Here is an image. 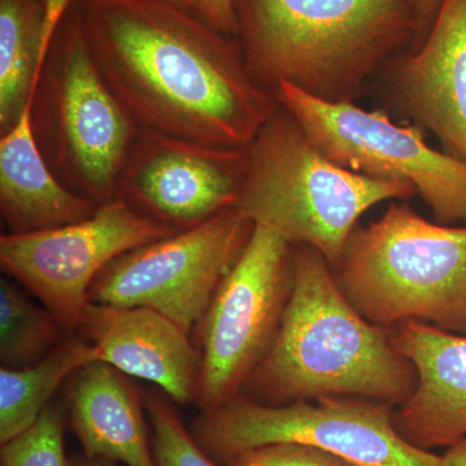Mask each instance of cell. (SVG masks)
Here are the masks:
<instances>
[{"label":"cell","instance_id":"30bf717a","mask_svg":"<svg viewBox=\"0 0 466 466\" xmlns=\"http://www.w3.org/2000/svg\"><path fill=\"white\" fill-rule=\"evenodd\" d=\"M254 227L229 208L201 225L127 251L97 276L90 302L150 309L191 336Z\"/></svg>","mask_w":466,"mask_h":466},{"label":"cell","instance_id":"8fae6325","mask_svg":"<svg viewBox=\"0 0 466 466\" xmlns=\"http://www.w3.org/2000/svg\"><path fill=\"white\" fill-rule=\"evenodd\" d=\"M177 233L122 198L79 222L0 238L2 268L50 309L66 330L78 329L97 276L122 254Z\"/></svg>","mask_w":466,"mask_h":466},{"label":"cell","instance_id":"7402d4cb","mask_svg":"<svg viewBox=\"0 0 466 466\" xmlns=\"http://www.w3.org/2000/svg\"><path fill=\"white\" fill-rule=\"evenodd\" d=\"M0 466H70L60 408L48 406L25 433L2 444Z\"/></svg>","mask_w":466,"mask_h":466},{"label":"cell","instance_id":"5bb4252c","mask_svg":"<svg viewBox=\"0 0 466 466\" xmlns=\"http://www.w3.org/2000/svg\"><path fill=\"white\" fill-rule=\"evenodd\" d=\"M78 330L96 348L99 361L155 383L177 403L198 400L200 350L170 319L150 309L90 302Z\"/></svg>","mask_w":466,"mask_h":466},{"label":"cell","instance_id":"ac0fdd59","mask_svg":"<svg viewBox=\"0 0 466 466\" xmlns=\"http://www.w3.org/2000/svg\"><path fill=\"white\" fill-rule=\"evenodd\" d=\"M99 361L84 336L67 337L38 363L0 370V443L15 440L35 424L52 395L81 368Z\"/></svg>","mask_w":466,"mask_h":466},{"label":"cell","instance_id":"5b68a950","mask_svg":"<svg viewBox=\"0 0 466 466\" xmlns=\"http://www.w3.org/2000/svg\"><path fill=\"white\" fill-rule=\"evenodd\" d=\"M333 272L372 324L421 321L466 336V226L429 222L407 202H392L352 231Z\"/></svg>","mask_w":466,"mask_h":466},{"label":"cell","instance_id":"e0dca14e","mask_svg":"<svg viewBox=\"0 0 466 466\" xmlns=\"http://www.w3.org/2000/svg\"><path fill=\"white\" fill-rule=\"evenodd\" d=\"M32 103L0 139V211L8 233L56 228L91 217L96 205L64 186L34 137Z\"/></svg>","mask_w":466,"mask_h":466},{"label":"cell","instance_id":"2e32d148","mask_svg":"<svg viewBox=\"0 0 466 466\" xmlns=\"http://www.w3.org/2000/svg\"><path fill=\"white\" fill-rule=\"evenodd\" d=\"M73 426L87 458L157 466L150 455L142 398L124 373L94 361L70 377Z\"/></svg>","mask_w":466,"mask_h":466},{"label":"cell","instance_id":"f1b7e54d","mask_svg":"<svg viewBox=\"0 0 466 466\" xmlns=\"http://www.w3.org/2000/svg\"><path fill=\"white\" fill-rule=\"evenodd\" d=\"M168 2H173L175 5H182V7L191 9L192 11V0H168Z\"/></svg>","mask_w":466,"mask_h":466},{"label":"cell","instance_id":"277c9868","mask_svg":"<svg viewBox=\"0 0 466 466\" xmlns=\"http://www.w3.org/2000/svg\"><path fill=\"white\" fill-rule=\"evenodd\" d=\"M415 196L410 183L373 179L337 165L279 104L248 148L247 175L235 208L291 247L314 248L334 269L359 218L382 202Z\"/></svg>","mask_w":466,"mask_h":466},{"label":"cell","instance_id":"9c48e42d","mask_svg":"<svg viewBox=\"0 0 466 466\" xmlns=\"http://www.w3.org/2000/svg\"><path fill=\"white\" fill-rule=\"evenodd\" d=\"M291 251L272 229L254 227L196 327L201 354L196 401L204 412L240 397L274 342L290 296Z\"/></svg>","mask_w":466,"mask_h":466},{"label":"cell","instance_id":"484cf974","mask_svg":"<svg viewBox=\"0 0 466 466\" xmlns=\"http://www.w3.org/2000/svg\"><path fill=\"white\" fill-rule=\"evenodd\" d=\"M415 12L417 33L415 39V48L420 45L426 36V34L433 25L435 17L443 5L444 0H410Z\"/></svg>","mask_w":466,"mask_h":466},{"label":"cell","instance_id":"4316f807","mask_svg":"<svg viewBox=\"0 0 466 466\" xmlns=\"http://www.w3.org/2000/svg\"><path fill=\"white\" fill-rule=\"evenodd\" d=\"M441 466H466V438L447 449L441 456Z\"/></svg>","mask_w":466,"mask_h":466},{"label":"cell","instance_id":"6da1fadb","mask_svg":"<svg viewBox=\"0 0 466 466\" xmlns=\"http://www.w3.org/2000/svg\"><path fill=\"white\" fill-rule=\"evenodd\" d=\"M86 41L140 130L248 149L279 103L257 84L240 42L168 0H85Z\"/></svg>","mask_w":466,"mask_h":466},{"label":"cell","instance_id":"83f0119b","mask_svg":"<svg viewBox=\"0 0 466 466\" xmlns=\"http://www.w3.org/2000/svg\"><path fill=\"white\" fill-rule=\"evenodd\" d=\"M115 462L106 458H87L85 455L84 458L72 460L70 466H115Z\"/></svg>","mask_w":466,"mask_h":466},{"label":"cell","instance_id":"cb8c5ba5","mask_svg":"<svg viewBox=\"0 0 466 466\" xmlns=\"http://www.w3.org/2000/svg\"><path fill=\"white\" fill-rule=\"evenodd\" d=\"M192 11L218 32L238 35L236 0H192Z\"/></svg>","mask_w":466,"mask_h":466},{"label":"cell","instance_id":"7c38bea8","mask_svg":"<svg viewBox=\"0 0 466 466\" xmlns=\"http://www.w3.org/2000/svg\"><path fill=\"white\" fill-rule=\"evenodd\" d=\"M247 167L248 149L140 130L122 173L118 198L180 232L235 208Z\"/></svg>","mask_w":466,"mask_h":466},{"label":"cell","instance_id":"d6986e66","mask_svg":"<svg viewBox=\"0 0 466 466\" xmlns=\"http://www.w3.org/2000/svg\"><path fill=\"white\" fill-rule=\"evenodd\" d=\"M43 3L0 0V133L11 130L34 99L39 66Z\"/></svg>","mask_w":466,"mask_h":466},{"label":"cell","instance_id":"7a4b0ae2","mask_svg":"<svg viewBox=\"0 0 466 466\" xmlns=\"http://www.w3.org/2000/svg\"><path fill=\"white\" fill-rule=\"evenodd\" d=\"M291 248L293 278L280 327L241 395L268 406L325 397L400 406L419 381L415 364L392 345L388 328L359 314L317 249Z\"/></svg>","mask_w":466,"mask_h":466},{"label":"cell","instance_id":"3957f363","mask_svg":"<svg viewBox=\"0 0 466 466\" xmlns=\"http://www.w3.org/2000/svg\"><path fill=\"white\" fill-rule=\"evenodd\" d=\"M245 64L274 94L296 86L318 99H357L382 61L410 39V0H236Z\"/></svg>","mask_w":466,"mask_h":466},{"label":"cell","instance_id":"8992f818","mask_svg":"<svg viewBox=\"0 0 466 466\" xmlns=\"http://www.w3.org/2000/svg\"><path fill=\"white\" fill-rule=\"evenodd\" d=\"M34 137L64 186L96 207L118 198L140 128L110 90L88 47L79 8L64 18L32 106Z\"/></svg>","mask_w":466,"mask_h":466},{"label":"cell","instance_id":"44dd1931","mask_svg":"<svg viewBox=\"0 0 466 466\" xmlns=\"http://www.w3.org/2000/svg\"><path fill=\"white\" fill-rule=\"evenodd\" d=\"M144 406L155 433L153 443L157 466H217L188 433L177 410L165 398L148 395Z\"/></svg>","mask_w":466,"mask_h":466},{"label":"cell","instance_id":"52a82bcc","mask_svg":"<svg viewBox=\"0 0 466 466\" xmlns=\"http://www.w3.org/2000/svg\"><path fill=\"white\" fill-rule=\"evenodd\" d=\"M394 408L359 397H325L268 406L240 395L205 410L195 440L219 462L248 451L297 443L332 452L358 466H441V456L400 437Z\"/></svg>","mask_w":466,"mask_h":466},{"label":"cell","instance_id":"9a60e30c","mask_svg":"<svg viewBox=\"0 0 466 466\" xmlns=\"http://www.w3.org/2000/svg\"><path fill=\"white\" fill-rule=\"evenodd\" d=\"M392 345L415 364L413 394L394 408L395 428L408 443L431 451L466 438V336L421 321L388 328Z\"/></svg>","mask_w":466,"mask_h":466},{"label":"cell","instance_id":"ffe728a7","mask_svg":"<svg viewBox=\"0 0 466 466\" xmlns=\"http://www.w3.org/2000/svg\"><path fill=\"white\" fill-rule=\"evenodd\" d=\"M64 328L50 309L38 306L16 284L0 280V361L18 370L38 363L56 348Z\"/></svg>","mask_w":466,"mask_h":466},{"label":"cell","instance_id":"603a6c76","mask_svg":"<svg viewBox=\"0 0 466 466\" xmlns=\"http://www.w3.org/2000/svg\"><path fill=\"white\" fill-rule=\"evenodd\" d=\"M228 466H358L332 452L297 443H278L248 451Z\"/></svg>","mask_w":466,"mask_h":466},{"label":"cell","instance_id":"d4e9b609","mask_svg":"<svg viewBox=\"0 0 466 466\" xmlns=\"http://www.w3.org/2000/svg\"><path fill=\"white\" fill-rule=\"evenodd\" d=\"M75 0H43V14L41 26V48H39V66L43 69L52 42L66 17L67 11Z\"/></svg>","mask_w":466,"mask_h":466},{"label":"cell","instance_id":"ba28073f","mask_svg":"<svg viewBox=\"0 0 466 466\" xmlns=\"http://www.w3.org/2000/svg\"><path fill=\"white\" fill-rule=\"evenodd\" d=\"M274 95L328 158L354 173L406 182L435 222L466 226V162L431 148L419 126L398 125L380 110L318 99L280 84Z\"/></svg>","mask_w":466,"mask_h":466},{"label":"cell","instance_id":"4fadbf2b","mask_svg":"<svg viewBox=\"0 0 466 466\" xmlns=\"http://www.w3.org/2000/svg\"><path fill=\"white\" fill-rule=\"evenodd\" d=\"M394 94L410 124L466 162V0H444L424 41L395 67Z\"/></svg>","mask_w":466,"mask_h":466}]
</instances>
